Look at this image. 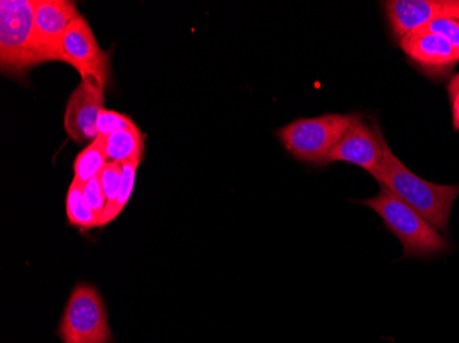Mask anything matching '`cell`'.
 <instances>
[{"label": "cell", "instance_id": "6da1fadb", "mask_svg": "<svg viewBox=\"0 0 459 343\" xmlns=\"http://www.w3.org/2000/svg\"><path fill=\"white\" fill-rule=\"evenodd\" d=\"M383 151V167L376 180L422 214L437 231L450 234L451 211L459 197V184H436L417 176L394 156L385 138Z\"/></svg>", "mask_w": 459, "mask_h": 343}, {"label": "cell", "instance_id": "7a4b0ae2", "mask_svg": "<svg viewBox=\"0 0 459 343\" xmlns=\"http://www.w3.org/2000/svg\"><path fill=\"white\" fill-rule=\"evenodd\" d=\"M383 220L386 231L403 246V259H432L450 252V242L419 211L380 185L376 197L357 201Z\"/></svg>", "mask_w": 459, "mask_h": 343}, {"label": "cell", "instance_id": "3957f363", "mask_svg": "<svg viewBox=\"0 0 459 343\" xmlns=\"http://www.w3.org/2000/svg\"><path fill=\"white\" fill-rule=\"evenodd\" d=\"M36 0L0 2V69L12 79L38 66L35 54Z\"/></svg>", "mask_w": 459, "mask_h": 343}, {"label": "cell", "instance_id": "277c9868", "mask_svg": "<svg viewBox=\"0 0 459 343\" xmlns=\"http://www.w3.org/2000/svg\"><path fill=\"white\" fill-rule=\"evenodd\" d=\"M357 115L327 113L319 117L299 118L277 130L282 146L301 162L326 165L332 150L345 135Z\"/></svg>", "mask_w": 459, "mask_h": 343}, {"label": "cell", "instance_id": "5b68a950", "mask_svg": "<svg viewBox=\"0 0 459 343\" xmlns=\"http://www.w3.org/2000/svg\"><path fill=\"white\" fill-rule=\"evenodd\" d=\"M56 335L62 343H115L109 313L94 285L80 282L74 286Z\"/></svg>", "mask_w": 459, "mask_h": 343}, {"label": "cell", "instance_id": "8992f818", "mask_svg": "<svg viewBox=\"0 0 459 343\" xmlns=\"http://www.w3.org/2000/svg\"><path fill=\"white\" fill-rule=\"evenodd\" d=\"M62 62L79 72L82 81L105 90L110 80L109 54L100 48L89 21L80 15L66 30Z\"/></svg>", "mask_w": 459, "mask_h": 343}, {"label": "cell", "instance_id": "52a82bcc", "mask_svg": "<svg viewBox=\"0 0 459 343\" xmlns=\"http://www.w3.org/2000/svg\"><path fill=\"white\" fill-rule=\"evenodd\" d=\"M71 0H36L35 54L38 65L62 62V43L72 22L80 17Z\"/></svg>", "mask_w": 459, "mask_h": 343}, {"label": "cell", "instance_id": "ba28073f", "mask_svg": "<svg viewBox=\"0 0 459 343\" xmlns=\"http://www.w3.org/2000/svg\"><path fill=\"white\" fill-rule=\"evenodd\" d=\"M383 133L377 123L373 128L357 116L350 130L327 157L330 162H347L365 169L376 179L383 167Z\"/></svg>", "mask_w": 459, "mask_h": 343}, {"label": "cell", "instance_id": "9c48e42d", "mask_svg": "<svg viewBox=\"0 0 459 343\" xmlns=\"http://www.w3.org/2000/svg\"><path fill=\"white\" fill-rule=\"evenodd\" d=\"M384 9L399 40L439 18L459 20V0H389Z\"/></svg>", "mask_w": 459, "mask_h": 343}, {"label": "cell", "instance_id": "30bf717a", "mask_svg": "<svg viewBox=\"0 0 459 343\" xmlns=\"http://www.w3.org/2000/svg\"><path fill=\"white\" fill-rule=\"evenodd\" d=\"M105 109V90L80 81L66 102L64 130L77 143L98 138L97 121Z\"/></svg>", "mask_w": 459, "mask_h": 343}, {"label": "cell", "instance_id": "8fae6325", "mask_svg": "<svg viewBox=\"0 0 459 343\" xmlns=\"http://www.w3.org/2000/svg\"><path fill=\"white\" fill-rule=\"evenodd\" d=\"M399 41L404 54L424 69L440 71L459 62L455 48L442 36L428 30H414Z\"/></svg>", "mask_w": 459, "mask_h": 343}, {"label": "cell", "instance_id": "7c38bea8", "mask_svg": "<svg viewBox=\"0 0 459 343\" xmlns=\"http://www.w3.org/2000/svg\"><path fill=\"white\" fill-rule=\"evenodd\" d=\"M100 141L108 162L123 165L143 157L144 136L139 126L116 131L110 135L103 136Z\"/></svg>", "mask_w": 459, "mask_h": 343}, {"label": "cell", "instance_id": "4fadbf2b", "mask_svg": "<svg viewBox=\"0 0 459 343\" xmlns=\"http://www.w3.org/2000/svg\"><path fill=\"white\" fill-rule=\"evenodd\" d=\"M66 219L69 226L80 229L82 232L97 228L100 224V218L97 213L90 208L84 194L82 185L77 182H72L66 194Z\"/></svg>", "mask_w": 459, "mask_h": 343}, {"label": "cell", "instance_id": "5bb4252c", "mask_svg": "<svg viewBox=\"0 0 459 343\" xmlns=\"http://www.w3.org/2000/svg\"><path fill=\"white\" fill-rule=\"evenodd\" d=\"M109 164L108 162L105 151H103L102 141L100 136L94 141L89 144L86 149H82L74 162V182L84 185L90 180L100 177L102 170Z\"/></svg>", "mask_w": 459, "mask_h": 343}, {"label": "cell", "instance_id": "9a60e30c", "mask_svg": "<svg viewBox=\"0 0 459 343\" xmlns=\"http://www.w3.org/2000/svg\"><path fill=\"white\" fill-rule=\"evenodd\" d=\"M141 162L142 159H138L127 162V164H123V180H121L117 200H116L115 205L112 208L103 211L102 216L100 218V224H98L100 228L113 223L120 216L121 211L126 209V206L128 205V202H130L131 197H133L134 187H135L136 170H138Z\"/></svg>", "mask_w": 459, "mask_h": 343}, {"label": "cell", "instance_id": "2e32d148", "mask_svg": "<svg viewBox=\"0 0 459 343\" xmlns=\"http://www.w3.org/2000/svg\"><path fill=\"white\" fill-rule=\"evenodd\" d=\"M121 180H123V165L109 162L100 175V185H102L103 194L107 197V209L115 205L118 197V191L121 187Z\"/></svg>", "mask_w": 459, "mask_h": 343}, {"label": "cell", "instance_id": "e0dca14e", "mask_svg": "<svg viewBox=\"0 0 459 343\" xmlns=\"http://www.w3.org/2000/svg\"><path fill=\"white\" fill-rule=\"evenodd\" d=\"M135 126L138 125L134 123L133 118L123 115V113L115 112V110L103 109L97 121L98 136L100 138L110 135L116 131L130 130Z\"/></svg>", "mask_w": 459, "mask_h": 343}, {"label": "cell", "instance_id": "ac0fdd59", "mask_svg": "<svg viewBox=\"0 0 459 343\" xmlns=\"http://www.w3.org/2000/svg\"><path fill=\"white\" fill-rule=\"evenodd\" d=\"M422 30L428 32L435 33V35L442 36L446 40L455 48L459 56V21L454 18H439L428 24Z\"/></svg>", "mask_w": 459, "mask_h": 343}, {"label": "cell", "instance_id": "d6986e66", "mask_svg": "<svg viewBox=\"0 0 459 343\" xmlns=\"http://www.w3.org/2000/svg\"><path fill=\"white\" fill-rule=\"evenodd\" d=\"M82 194H84L90 208L97 213L98 218H100L105 209H107L108 202L107 197L103 194L100 177H95V179L90 180L89 183L82 185Z\"/></svg>", "mask_w": 459, "mask_h": 343}, {"label": "cell", "instance_id": "ffe728a7", "mask_svg": "<svg viewBox=\"0 0 459 343\" xmlns=\"http://www.w3.org/2000/svg\"><path fill=\"white\" fill-rule=\"evenodd\" d=\"M448 95L453 103L454 130L459 131V73L448 84Z\"/></svg>", "mask_w": 459, "mask_h": 343}, {"label": "cell", "instance_id": "44dd1931", "mask_svg": "<svg viewBox=\"0 0 459 343\" xmlns=\"http://www.w3.org/2000/svg\"><path fill=\"white\" fill-rule=\"evenodd\" d=\"M459 21V20H458Z\"/></svg>", "mask_w": 459, "mask_h": 343}]
</instances>
